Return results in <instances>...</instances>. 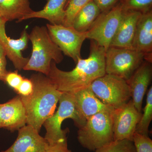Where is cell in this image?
I'll return each mask as SVG.
<instances>
[{
    "label": "cell",
    "instance_id": "1",
    "mask_svg": "<svg viewBox=\"0 0 152 152\" xmlns=\"http://www.w3.org/2000/svg\"><path fill=\"white\" fill-rule=\"evenodd\" d=\"M105 49L91 40L88 58H80L75 67L70 71L60 69L52 61L47 76L59 91L74 94L90 86L95 80L105 75Z\"/></svg>",
    "mask_w": 152,
    "mask_h": 152
},
{
    "label": "cell",
    "instance_id": "2",
    "mask_svg": "<svg viewBox=\"0 0 152 152\" xmlns=\"http://www.w3.org/2000/svg\"><path fill=\"white\" fill-rule=\"evenodd\" d=\"M30 80L34 86L32 93L20 97L26 113L27 125L39 133L44 122L54 113L63 93L44 74H34Z\"/></svg>",
    "mask_w": 152,
    "mask_h": 152
},
{
    "label": "cell",
    "instance_id": "3",
    "mask_svg": "<svg viewBox=\"0 0 152 152\" xmlns=\"http://www.w3.org/2000/svg\"><path fill=\"white\" fill-rule=\"evenodd\" d=\"M29 39L32 45V51L23 70L34 71L48 76L52 61L56 64L62 61V52L52 40L46 26L34 27L29 34Z\"/></svg>",
    "mask_w": 152,
    "mask_h": 152
},
{
    "label": "cell",
    "instance_id": "4",
    "mask_svg": "<svg viewBox=\"0 0 152 152\" xmlns=\"http://www.w3.org/2000/svg\"><path fill=\"white\" fill-rule=\"evenodd\" d=\"M113 111L99 112L87 119L86 124L78 131V140L82 146L95 151L114 140Z\"/></svg>",
    "mask_w": 152,
    "mask_h": 152
},
{
    "label": "cell",
    "instance_id": "5",
    "mask_svg": "<svg viewBox=\"0 0 152 152\" xmlns=\"http://www.w3.org/2000/svg\"><path fill=\"white\" fill-rule=\"evenodd\" d=\"M58 108L53 115L44 122L43 126L46 133L45 138L48 144H52L67 140V129H61L62 124L64 120L72 119L79 129L86 124V119L76 108L73 96L72 94L62 93L59 100Z\"/></svg>",
    "mask_w": 152,
    "mask_h": 152
},
{
    "label": "cell",
    "instance_id": "6",
    "mask_svg": "<svg viewBox=\"0 0 152 152\" xmlns=\"http://www.w3.org/2000/svg\"><path fill=\"white\" fill-rule=\"evenodd\" d=\"M145 60V55L134 49L110 46L105 54L106 74L127 81Z\"/></svg>",
    "mask_w": 152,
    "mask_h": 152
},
{
    "label": "cell",
    "instance_id": "7",
    "mask_svg": "<svg viewBox=\"0 0 152 152\" xmlns=\"http://www.w3.org/2000/svg\"><path fill=\"white\" fill-rule=\"evenodd\" d=\"M93 92L103 103L114 109L119 108L131 99L126 81L117 76L106 74L91 85Z\"/></svg>",
    "mask_w": 152,
    "mask_h": 152
},
{
    "label": "cell",
    "instance_id": "8",
    "mask_svg": "<svg viewBox=\"0 0 152 152\" xmlns=\"http://www.w3.org/2000/svg\"><path fill=\"white\" fill-rule=\"evenodd\" d=\"M123 14L119 2L110 10L101 12L86 32L87 39L94 41L106 51L110 46Z\"/></svg>",
    "mask_w": 152,
    "mask_h": 152
},
{
    "label": "cell",
    "instance_id": "9",
    "mask_svg": "<svg viewBox=\"0 0 152 152\" xmlns=\"http://www.w3.org/2000/svg\"><path fill=\"white\" fill-rule=\"evenodd\" d=\"M46 27L52 40L64 55L71 58L76 64L78 60L82 58L81 50L87 39L86 33L79 32L72 26L62 25L47 24Z\"/></svg>",
    "mask_w": 152,
    "mask_h": 152
},
{
    "label": "cell",
    "instance_id": "10",
    "mask_svg": "<svg viewBox=\"0 0 152 152\" xmlns=\"http://www.w3.org/2000/svg\"><path fill=\"white\" fill-rule=\"evenodd\" d=\"M131 99L127 103L112 113L114 140H127L133 141L136 127L141 117Z\"/></svg>",
    "mask_w": 152,
    "mask_h": 152
},
{
    "label": "cell",
    "instance_id": "11",
    "mask_svg": "<svg viewBox=\"0 0 152 152\" xmlns=\"http://www.w3.org/2000/svg\"><path fill=\"white\" fill-rule=\"evenodd\" d=\"M7 21L0 17V45L2 47L6 56L12 62L17 70L21 71L27 64L29 58H25L22 52L28 48L29 34L24 30L19 39H11L7 36L5 25Z\"/></svg>",
    "mask_w": 152,
    "mask_h": 152
},
{
    "label": "cell",
    "instance_id": "12",
    "mask_svg": "<svg viewBox=\"0 0 152 152\" xmlns=\"http://www.w3.org/2000/svg\"><path fill=\"white\" fill-rule=\"evenodd\" d=\"M152 79V63L145 60L126 81L129 88L132 100L139 113H142L144 96L151 84Z\"/></svg>",
    "mask_w": 152,
    "mask_h": 152
},
{
    "label": "cell",
    "instance_id": "13",
    "mask_svg": "<svg viewBox=\"0 0 152 152\" xmlns=\"http://www.w3.org/2000/svg\"><path fill=\"white\" fill-rule=\"evenodd\" d=\"M0 113L2 128L11 132L27 125L26 109L20 95L1 104Z\"/></svg>",
    "mask_w": 152,
    "mask_h": 152
},
{
    "label": "cell",
    "instance_id": "14",
    "mask_svg": "<svg viewBox=\"0 0 152 152\" xmlns=\"http://www.w3.org/2000/svg\"><path fill=\"white\" fill-rule=\"evenodd\" d=\"M15 141L7 149L1 152H45L48 143L38 131L27 125L18 130Z\"/></svg>",
    "mask_w": 152,
    "mask_h": 152
},
{
    "label": "cell",
    "instance_id": "15",
    "mask_svg": "<svg viewBox=\"0 0 152 152\" xmlns=\"http://www.w3.org/2000/svg\"><path fill=\"white\" fill-rule=\"evenodd\" d=\"M132 48L143 53L145 61L152 63V10L142 13L139 18Z\"/></svg>",
    "mask_w": 152,
    "mask_h": 152
},
{
    "label": "cell",
    "instance_id": "16",
    "mask_svg": "<svg viewBox=\"0 0 152 152\" xmlns=\"http://www.w3.org/2000/svg\"><path fill=\"white\" fill-rule=\"evenodd\" d=\"M142 14L136 11H123L121 20L110 46L133 49L137 24Z\"/></svg>",
    "mask_w": 152,
    "mask_h": 152
},
{
    "label": "cell",
    "instance_id": "17",
    "mask_svg": "<svg viewBox=\"0 0 152 152\" xmlns=\"http://www.w3.org/2000/svg\"><path fill=\"white\" fill-rule=\"evenodd\" d=\"M76 108L86 119L99 112L113 111L114 109L106 105L94 94L91 86L72 94Z\"/></svg>",
    "mask_w": 152,
    "mask_h": 152
},
{
    "label": "cell",
    "instance_id": "18",
    "mask_svg": "<svg viewBox=\"0 0 152 152\" xmlns=\"http://www.w3.org/2000/svg\"><path fill=\"white\" fill-rule=\"evenodd\" d=\"M67 0H48L46 4L40 11H34L23 18L21 20L37 18L45 19L51 24L63 25L65 15V6Z\"/></svg>",
    "mask_w": 152,
    "mask_h": 152
},
{
    "label": "cell",
    "instance_id": "19",
    "mask_svg": "<svg viewBox=\"0 0 152 152\" xmlns=\"http://www.w3.org/2000/svg\"><path fill=\"white\" fill-rule=\"evenodd\" d=\"M30 7L29 0H0V16L7 22L18 20L34 12Z\"/></svg>",
    "mask_w": 152,
    "mask_h": 152
},
{
    "label": "cell",
    "instance_id": "20",
    "mask_svg": "<svg viewBox=\"0 0 152 152\" xmlns=\"http://www.w3.org/2000/svg\"><path fill=\"white\" fill-rule=\"evenodd\" d=\"M101 13L96 5L91 0L77 14L72 26L79 32L86 33Z\"/></svg>",
    "mask_w": 152,
    "mask_h": 152
},
{
    "label": "cell",
    "instance_id": "21",
    "mask_svg": "<svg viewBox=\"0 0 152 152\" xmlns=\"http://www.w3.org/2000/svg\"><path fill=\"white\" fill-rule=\"evenodd\" d=\"M152 119V87L147 93L146 105L140 119L136 127L135 132L148 136L149 126Z\"/></svg>",
    "mask_w": 152,
    "mask_h": 152
},
{
    "label": "cell",
    "instance_id": "22",
    "mask_svg": "<svg viewBox=\"0 0 152 152\" xmlns=\"http://www.w3.org/2000/svg\"><path fill=\"white\" fill-rule=\"evenodd\" d=\"M96 152H136L134 143L129 140H113L95 151Z\"/></svg>",
    "mask_w": 152,
    "mask_h": 152
},
{
    "label": "cell",
    "instance_id": "23",
    "mask_svg": "<svg viewBox=\"0 0 152 152\" xmlns=\"http://www.w3.org/2000/svg\"><path fill=\"white\" fill-rule=\"evenodd\" d=\"M91 0H70L65 6V15L63 26H72L73 22L78 13Z\"/></svg>",
    "mask_w": 152,
    "mask_h": 152
},
{
    "label": "cell",
    "instance_id": "24",
    "mask_svg": "<svg viewBox=\"0 0 152 152\" xmlns=\"http://www.w3.org/2000/svg\"><path fill=\"white\" fill-rule=\"evenodd\" d=\"M123 11H136L141 13L152 10V0H119Z\"/></svg>",
    "mask_w": 152,
    "mask_h": 152
},
{
    "label": "cell",
    "instance_id": "25",
    "mask_svg": "<svg viewBox=\"0 0 152 152\" xmlns=\"http://www.w3.org/2000/svg\"><path fill=\"white\" fill-rule=\"evenodd\" d=\"M133 142L136 152H152V140L148 136L135 132Z\"/></svg>",
    "mask_w": 152,
    "mask_h": 152
},
{
    "label": "cell",
    "instance_id": "26",
    "mask_svg": "<svg viewBox=\"0 0 152 152\" xmlns=\"http://www.w3.org/2000/svg\"><path fill=\"white\" fill-rule=\"evenodd\" d=\"M23 78V77L18 73V70L14 72L7 71L1 81L4 82L16 91Z\"/></svg>",
    "mask_w": 152,
    "mask_h": 152
},
{
    "label": "cell",
    "instance_id": "27",
    "mask_svg": "<svg viewBox=\"0 0 152 152\" xmlns=\"http://www.w3.org/2000/svg\"><path fill=\"white\" fill-rule=\"evenodd\" d=\"M34 86L31 80L24 78L16 92L22 97H27L33 92Z\"/></svg>",
    "mask_w": 152,
    "mask_h": 152
},
{
    "label": "cell",
    "instance_id": "28",
    "mask_svg": "<svg viewBox=\"0 0 152 152\" xmlns=\"http://www.w3.org/2000/svg\"><path fill=\"white\" fill-rule=\"evenodd\" d=\"M45 152H72L68 148L67 140L52 144H48Z\"/></svg>",
    "mask_w": 152,
    "mask_h": 152
},
{
    "label": "cell",
    "instance_id": "29",
    "mask_svg": "<svg viewBox=\"0 0 152 152\" xmlns=\"http://www.w3.org/2000/svg\"><path fill=\"white\" fill-rule=\"evenodd\" d=\"M101 12L110 10L119 2V0H93Z\"/></svg>",
    "mask_w": 152,
    "mask_h": 152
},
{
    "label": "cell",
    "instance_id": "30",
    "mask_svg": "<svg viewBox=\"0 0 152 152\" xmlns=\"http://www.w3.org/2000/svg\"><path fill=\"white\" fill-rule=\"evenodd\" d=\"M6 57L2 47L0 45V80H1L3 77L7 72L6 69L7 64Z\"/></svg>",
    "mask_w": 152,
    "mask_h": 152
},
{
    "label": "cell",
    "instance_id": "31",
    "mask_svg": "<svg viewBox=\"0 0 152 152\" xmlns=\"http://www.w3.org/2000/svg\"><path fill=\"white\" fill-rule=\"evenodd\" d=\"M0 108H1V104H0ZM2 128L1 122V113H0V129Z\"/></svg>",
    "mask_w": 152,
    "mask_h": 152
},
{
    "label": "cell",
    "instance_id": "32",
    "mask_svg": "<svg viewBox=\"0 0 152 152\" xmlns=\"http://www.w3.org/2000/svg\"><path fill=\"white\" fill-rule=\"evenodd\" d=\"M70 1V0H67V1L66 4V5L67 4H68V3H69V1Z\"/></svg>",
    "mask_w": 152,
    "mask_h": 152
},
{
    "label": "cell",
    "instance_id": "33",
    "mask_svg": "<svg viewBox=\"0 0 152 152\" xmlns=\"http://www.w3.org/2000/svg\"><path fill=\"white\" fill-rule=\"evenodd\" d=\"M0 17H1V16H0Z\"/></svg>",
    "mask_w": 152,
    "mask_h": 152
}]
</instances>
